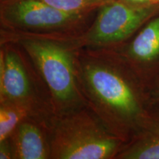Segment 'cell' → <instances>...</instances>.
Wrapping results in <instances>:
<instances>
[{"label":"cell","instance_id":"obj_1","mask_svg":"<svg viewBox=\"0 0 159 159\" xmlns=\"http://www.w3.org/2000/svg\"><path fill=\"white\" fill-rule=\"evenodd\" d=\"M75 75L86 105L110 132L128 142L148 119L135 74L111 49L80 48Z\"/></svg>","mask_w":159,"mask_h":159},{"label":"cell","instance_id":"obj_2","mask_svg":"<svg viewBox=\"0 0 159 159\" xmlns=\"http://www.w3.org/2000/svg\"><path fill=\"white\" fill-rule=\"evenodd\" d=\"M77 35H33L0 30V41L17 43L30 57L50 93L55 115L86 105L75 75V55L80 49Z\"/></svg>","mask_w":159,"mask_h":159},{"label":"cell","instance_id":"obj_3","mask_svg":"<svg viewBox=\"0 0 159 159\" xmlns=\"http://www.w3.org/2000/svg\"><path fill=\"white\" fill-rule=\"evenodd\" d=\"M51 159H116L125 144L87 105L49 122Z\"/></svg>","mask_w":159,"mask_h":159},{"label":"cell","instance_id":"obj_4","mask_svg":"<svg viewBox=\"0 0 159 159\" xmlns=\"http://www.w3.org/2000/svg\"><path fill=\"white\" fill-rule=\"evenodd\" d=\"M97 12L74 14L43 0H0V30L33 35H78L90 26Z\"/></svg>","mask_w":159,"mask_h":159},{"label":"cell","instance_id":"obj_5","mask_svg":"<svg viewBox=\"0 0 159 159\" xmlns=\"http://www.w3.org/2000/svg\"><path fill=\"white\" fill-rule=\"evenodd\" d=\"M17 102L55 114L50 93L21 46L0 41V102Z\"/></svg>","mask_w":159,"mask_h":159},{"label":"cell","instance_id":"obj_6","mask_svg":"<svg viewBox=\"0 0 159 159\" xmlns=\"http://www.w3.org/2000/svg\"><path fill=\"white\" fill-rule=\"evenodd\" d=\"M158 13L159 4L134 7L114 0L101 7L86 30L77 35L80 48H114Z\"/></svg>","mask_w":159,"mask_h":159},{"label":"cell","instance_id":"obj_7","mask_svg":"<svg viewBox=\"0 0 159 159\" xmlns=\"http://www.w3.org/2000/svg\"><path fill=\"white\" fill-rule=\"evenodd\" d=\"M111 49L135 75L136 71L152 70L159 63V13L147 21L128 40Z\"/></svg>","mask_w":159,"mask_h":159},{"label":"cell","instance_id":"obj_8","mask_svg":"<svg viewBox=\"0 0 159 159\" xmlns=\"http://www.w3.org/2000/svg\"><path fill=\"white\" fill-rule=\"evenodd\" d=\"M52 117L30 116L16 127L7 137L13 148V159H51Z\"/></svg>","mask_w":159,"mask_h":159},{"label":"cell","instance_id":"obj_9","mask_svg":"<svg viewBox=\"0 0 159 159\" xmlns=\"http://www.w3.org/2000/svg\"><path fill=\"white\" fill-rule=\"evenodd\" d=\"M116 159H159V119H148Z\"/></svg>","mask_w":159,"mask_h":159},{"label":"cell","instance_id":"obj_10","mask_svg":"<svg viewBox=\"0 0 159 159\" xmlns=\"http://www.w3.org/2000/svg\"><path fill=\"white\" fill-rule=\"evenodd\" d=\"M54 115L46 114L21 103L0 102V141L7 139L16 127L27 117L51 118Z\"/></svg>","mask_w":159,"mask_h":159},{"label":"cell","instance_id":"obj_11","mask_svg":"<svg viewBox=\"0 0 159 159\" xmlns=\"http://www.w3.org/2000/svg\"><path fill=\"white\" fill-rule=\"evenodd\" d=\"M61 11L74 14H85L97 12L114 0H43Z\"/></svg>","mask_w":159,"mask_h":159},{"label":"cell","instance_id":"obj_12","mask_svg":"<svg viewBox=\"0 0 159 159\" xmlns=\"http://www.w3.org/2000/svg\"><path fill=\"white\" fill-rule=\"evenodd\" d=\"M0 159H13V148L8 138L0 141Z\"/></svg>","mask_w":159,"mask_h":159},{"label":"cell","instance_id":"obj_13","mask_svg":"<svg viewBox=\"0 0 159 159\" xmlns=\"http://www.w3.org/2000/svg\"><path fill=\"white\" fill-rule=\"evenodd\" d=\"M121 2L134 7H144L152 5V0H119Z\"/></svg>","mask_w":159,"mask_h":159},{"label":"cell","instance_id":"obj_14","mask_svg":"<svg viewBox=\"0 0 159 159\" xmlns=\"http://www.w3.org/2000/svg\"><path fill=\"white\" fill-rule=\"evenodd\" d=\"M154 96L157 99H159V84H158V89H156V91L154 92Z\"/></svg>","mask_w":159,"mask_h":159},{"label":"cell","instance_id":"obj_15","mask_svg":"<svg viewBox=\"0 0 159 159\" xmlns=\"http://www.w3.org/2000/svg\"><path fill=\"white\" fill-rule=\"evenodd\" d=\"M152 2L154 4H159V0H152Z\"/></svg>","mask_w":159,"mask_h":159}]
</instances>
